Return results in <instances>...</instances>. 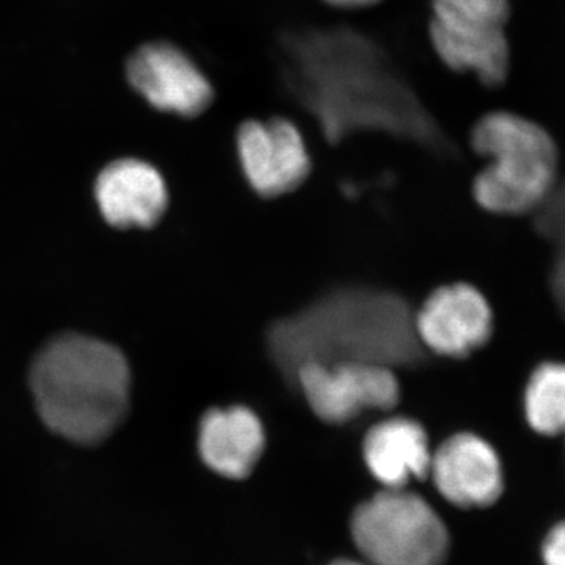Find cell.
Masks as SVG:
<instances>
[{
  "mask_svg": "<svg viewBox=\"0 0 565 565\" xmlns=\"http://www.w3.org/2000/svg\"><path fill=\"white\" fill-rule=\"evenodd\" d=\"M106 221L118 228H151L169 207V189L150 163L122 159L103 170L95 185Z\"/></svg>",
  "mask_w": 565,
  "mask_h": 565,
  "instance_id": "13",
  "label": "cell"
},
{
  "mask_svg": "<svg viewBox=\"0 0 565 565\" xmlns=\"http://www.w3.org/2000/svg\"><path fill=\"white\" fill-rule=\"evenodd\" d=\"M468 140L471 151L486 159L471 180V196L487 214L534 212L555 188L556 143L537 122L508 110L489 111Z\"/></svg>",
  "mask_w": 565,
  "mask_h": 565,
  "instance_id": "3",
  "label": "cell"
},
{
  "mask_svg": "<svg viewBox=\"0 0 565 565\" xmlns=\"http://www.w3.org/2000/svg\"><path fill=\"white\" fill-rule=\"evenodd\" d=\"M128 79L152 107L178 117H200L214 104V87L206 74L169 41L141 46L129 58Z\"/></svg>",
  "mask_w": 565,
  "mask_h": 565,
  "instance_id": "9",
  "label": "cell"
},
{
  "mask_svg": "<svg viewBox=\"0 0 565 565\" xmlns=\"http://www.w3.org/2000/svg\"><path fill=\"white\" fill-rule=\"evenodd\" d=\"M415 332L430 355L468 359L493 338L492 303L470 282L438 286L416 310Z\"/></svg>",
  "mask_w": 565,
  "mask_h": 565,
  "instance_id": "8",
  "label": "cell"
},
{
  "mask_svg": "<svg viewBox=\"0 0 565 565\" xmlns=\"http://www.w3.org/2000/svg\"><path fill=\"white\" fill-rule=\"evenodd\" d=\"M31 385L41 419L55 434L82 445L109 437L128 411V362L114 345L65 334L33 363Z\"/></svg>",
  "mask_w": 565,
  "mask_h": 565,
  "instance_id": "2",
  "label": "cell"
},
{
  "mask_svg": "<svg viewBox=\"0 0 565 565\" xmlns=\"http://www.w3.org/2000/svg\"><path fill=\"white\" fill-rule=\"evenodd\" d=\"M296 384L311 414L329 426H348L367 415L384 416L399 407L396 371L384 364L305 363Z\"/></svg>",
  "mask_w": 565,
  "mask_h": 565,
  "instance_id": "6",
  "label": "cell"
},
{
  "mask_svg": "<svg viewBox=\"0 0 565 565\" xmlns=\"http://www.w3.org/2000/svg\"><path fill=\"white\" fill-rule=\"evenodd\" d=\"M523 404L527 423L535 433H565V364L539 366L527 382Z\"/></svg>",
  "mask_w": 565,
  "mask_h": 565,
  "instance_id": "14",
  "label": "cell"
},
{
  "mask_svg": "<svg viewBox=\"0 0 565 565\" xmlns=\"http://www.w3.org/2000/svg\"><path fill=\"white\" fill-rule=\"evenodd\" d=\"M352 534L374 565H441L448 555L445 523L405 489H385L364 501L353 514Z\"/></svg>",
  "mask_w": 565,
  "mask_h": 565,
  "instance_id": "4",
  "label": "cell"
},
{
  "mask_svg": "<svg viewBox=\"0 0 565 565\" xmlns=\"http://www.w3.org/2000/svg\"><path fill=\"white\" fill-rule=\"evenodd\" d=\"M321 2L338 10H364L379 6L384 0H321Z\"/></svg>",
  "mask_w": 565,
  "mask_h": 565,
  "instance_id": "17",
  "label": "cell"
},
{
  "mask_svg": "<svg viewBox=\"0 0 565 565\" xmlns=\"http://www.w3.org/2000/svg\"><path fill=\"white\" fill-rule=\"evenodd\" d=\"M545 565H565V522L550 531L542 546Z\"/></svg>",
  "mask_w": 565,
  "mask_h": 565,
  "instance_id": "16",
  "label": "cell"
},
{
  "mask_svg": "<svg viewBox=\"0 0 565 565\" xmlns=\"http://www.w3.org/2000/svg\"><path fill=\"white\" fill-rule=\"evenodd\" d=\"M509 18V0H430V46L449 70L501 87L511 71Z\"/></svg>",
  "mask_w": 565,
  "mask_h": 565,
  "instance_id": "5",
  "label": "cell"
},
{
  "mask_svg": "<svg viewBox=\"0 0 565 565\" xmlns=\"http://www.w3.org/2000/svg\"><path fill=\"white\" fill-rule=\"evenodd\" d=\"M363 463L385 489H405L429 478L433 441L418 419L399 412L381 416L362 437Z\"/></svg>",
  "mask_w": 565,
  "mask_h": 565,
  "instance_id": "11",
  "label": "cell"
},
{
  "mask_svg": "<svg viewBox=\"0 0 565 565\" xmlns=\"http://www.w3.org/2000/svg\"><path fill=\"white\" fill-rule=\"evenodd\" d=\"M429 478L438 493L459 508H486L503 493V465L489 441L459 430L433 449Z\"/></svg>",
  "mask_w": 565,
  "mask_h": 565,
  "instance_id": "10",
  "label": "cell"
},
{
  "mask_svg": "<svg viewBox=\"0 0 565 565\" xmlns=\"http://www.w3.org/2000/svg\"><path fill=\"white\" fill-rule=\"evenodd\" d=\"M200 457L222 478H248L267 449L266 427L255 411L243 404L207 407L199 423Z\"/></svg>",
  "mask_w": 565,
  "mask_h": 565,
  "instance_id": "12",
  "label": "cell"
},
{
  "mask_svg": "<svg viewBox=\"0 0 565 565\" xmlns=\"http://www.w3.org/2000/svg\"><path fill=\"white\" fill-rule=\"evenodd\" d=\"M416 310L377 286L340 285L275 319L264 340L273 362L294 382L305 363H375L399 373L429 353L416 337Z\"/></svg>",
  "mask_w": 565,
  "mask_h": 565,
  "instance_id": "1",
  "label": "cell"
},
{
  "mask_svg": "<svg viewBox=\"0 0 565 565\" xmlns=\"http://www.w3.org/2000/svg\"><path fill=\"white\" fill-rule=\"evenodd\" d=\"M237 166L256 195L274 200L302 188L313 172L310 141L291 118H245L233 136Z\"/></svg>",
  "mask_w": 565,
  "mask_h": 565,
  "instance_id": "7",
  "label": "cell"
},
{
  "mask_svg": "<svg viewBox=\"0 0 565 565\" xmlns=\"http://www.w3.org/2000/svg\"><path fill=\"white\" fill-rule=\"evenodd\" d=\"M332 565H363V564L352 563V561H337V563H333Z\"/></svg>",
  "mask_w": 565,
  "mask_h": 565,
  "instance_id": "18",
  "label": "cell"
},
{
  "mask_svg": "<svg viewBox=\"0 0 565 565\" xmlns=\"http://www.w3.org/2000/svg\"><path fill=\"white\" fill-rule=\"evenodd\" d=\"M534 214L535 230L555 245L552 291L557 307L565 315V180L556 182L555 188Z\"/></svg>",
  "mask_w": 565,
  "mask_h": 565,
  "instance_id": "15",
  "label": "cell"
}]
</instances>
